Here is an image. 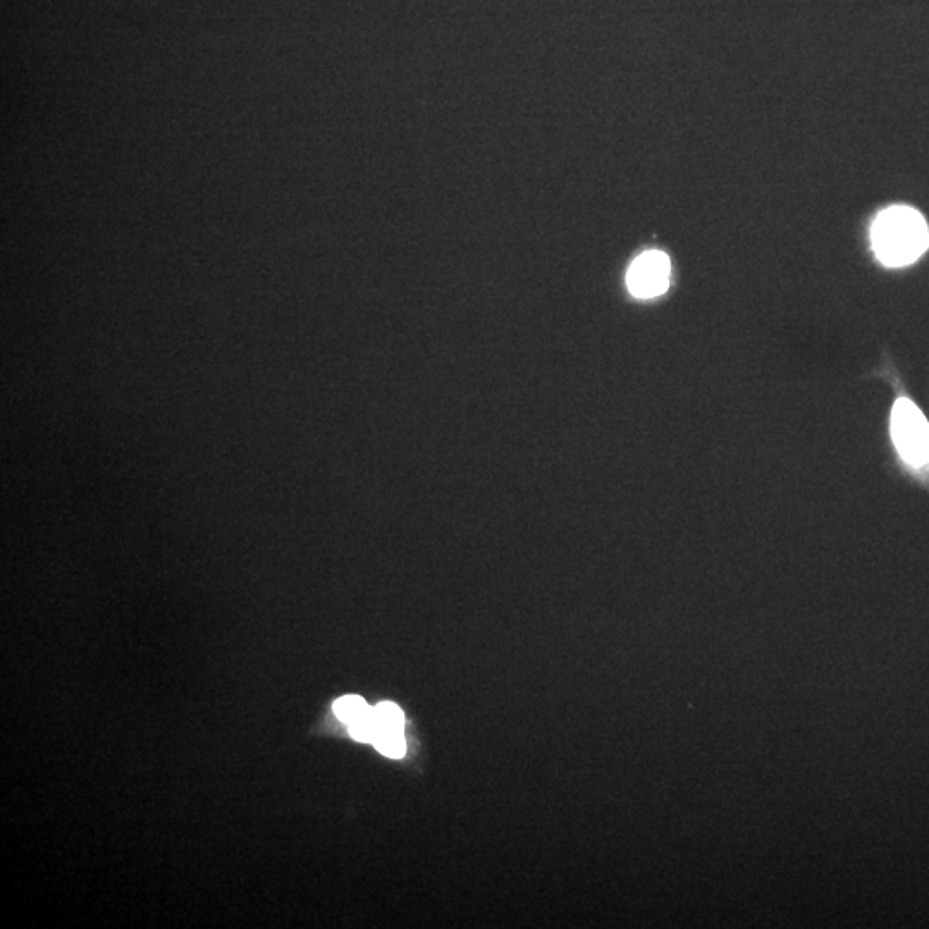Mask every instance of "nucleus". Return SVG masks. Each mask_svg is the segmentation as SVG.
Here are the masks:
<instances>
[{"label":"nucleus","instance_id":"nucleus-1","mask_svg":"<svg viewBox=\"0 0 929 929\" xmlns=\"http://www.w3.org/2000/svg\"><path fill=\"white\" fill-rule=\"evenodd\" d=\"M874 253L886 267H904L916 262L929 245L924 217L904 205L883 210L871 229Z\"/></svg>","mask_w":929,"mask_h":929},{"label":"nucleus","instance_id":"nucleus-2","mask_svg":"<svg viewBox=\"0 0 929 929\" xmlns=\"http://www.w3.org/2000/svg\"><path fill=\"white\" fill-rule=\"evenodd\" d=\"M893 443L912 467L929 463V424L923 412L907 398H900L892 412Z\"/></svg>","mask_w":929,"mask_h":929},{"label":"nucleus","instance_id":"nucleus-3","mask_svg":"<svg viewBox=\"0 0 929 929\" xmlns=\"http://www.w3.org/2000/svg\"><path fill=\"white\" fill-rule=\"evenodd\" d=\"M670 276V259L665 253L656 250L642 253L628 269V290L637 298H654L668 290Z\"/></svg>","mask_w":929,"mask_h":929},{"label":"nucleus","instance_id":"nucleus-4","mask_svg":"<svg viewBox=\"0 0 929 929\" xmlns=\"http://www.w3.org/2000/svg\"><path fill=\"white\" fill-rule=\"evenodd\" d=\"M374 745L384 756L401 757L407 752V742L403 730H379Z\"/></svg>","mask_w":929,"mask_h":929},{"label":"nucleus","instance_id":"nucleus-5","mask_svg":"<svg viewBox=\"0 0 929 929\" xmlns=\"http://www.w3.org/2000/svg\"><path fill=\"white\" fill-rule=\"evenodd\" d=\"M370 709L372 708L367 706V702L358 696H345L334 702V713L339 720L345 721L346 725L360 720L362 716L369 713Z\"/></svg>","mask_w":929,"mask_h":929},{"label":"nucleus","instance_id":"nucleus-6","mask_svg":"<svg viewBox=\"0 0 929 929\" xmlns=\"http://www.w3.org/2000/svg\"><path fill=\"white\" fill-rule=\"evenodd\" d=\"M372 711L379 730H403L405 716L393 702H381L379 706L372 708Z\"/></svg>","mask_w":929,"mask_h":929},{"label":"nucleus","instance_id":"nucleus-7","mask_svg":"<svg viewBox=\"0 0 929 929\" xmlns=\"http://www.w3.org/2000/svg\"><path fill=\"white\" fill-rule=\"evenodd\" d=\"M350 733L353 739H357L358 742H369V744H374L376 740L377 733H379V726H377L376 718H374V711L370 709L369 713L362 716L360 720L353 721L350 723Z\"/></svg>","mask_w":929,"mask_h":929}]
</instances>
